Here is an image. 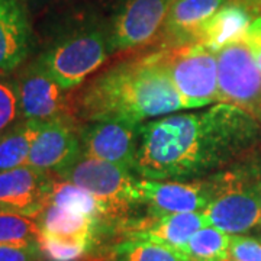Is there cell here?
<instances>
[{
	"label": "cell",
	"instance_id": "18",
	"mask_svg": "<svg viewBox=\"0 0 261 261\" xmlns=\"http://www.w3.org/2000/svg\"><path fill=\"white\" fill-rule=\"evenodd\" d=\"M38 221L42 235L84 244L89 248L93 245L96 229L99 225V221L96 219L67 211L53 203H49L42 211V214L38 216Z\"/></svg>",
	"mask_w": 261,
	"mask_h": 261
},
{
	"label": "cell",
	"instance_id": "3",
	"mask_svg": "<svg viewBox=\"0 0 261 261\" xmlns=\"http://www.w3.org/2000/svg\"><path fill=\"white\" fill-rule=\"evenodd\" d=\"M211 202L203 214L209 225L240 235L261 222V161L247 160L206 178Z\"/></svg>",
	"mask_w": 261,
	"mask_h": 261
},
{
	"label": "cell",
	"instance_id": "11",
	"mask_svg": "<svg viewBox=\"0 0 261 261\" xmlns=\"http://www.w3.org/2000/svg\"><path fill=\"white\" fill-rule=\"evenodd\" d=\"M18 86L23 119L48 122L61 116H70L67 115V90L57 83L39 60L20 71Z\"/></svg>",
	"mask_w": 261,
	"mask_h": 261
},
{
	"label": "cell",
	"instance_id": "8",
	"mask_svg": "<svg viewBox=\"0 0 261 261\" xmlns=\"http://www.w3.org/2000/svg\"><path fill=\"white\" fill-rule=\"evenodd\" d=\"M141 125L126 121L86 122L79 129L82 155L135 171Z\"/></svg>",
	"mask_w": 261,
	"mask_h": 261
},
{
	"label": "cell",
	"instance_id": "5",
	"mask_svg": "<svg viewBox=\"0 0 261 261\" xmlns=\"http://www.w3.org/2000/svg\"><path fill=\"white\" fill-rule=\"evenodd\" d=\"M60 177L83 187L100 206L103 219L119 218L141 203L137 178L132 171L102 160L80 157Z\"/></svg>",
	"mask_w": 261,
	"mask_h": 261
},
{
	"label": "cell",
	"instance_id": "25",
	"mask_svg": "<svg viewBox=\"0 0 261 261\" xmlns=\"http://www.w3.org/2000/svg\"><path fill=\"white\" fill-rule=\"evenodd\" d=\"M39 247L47 261H82L90 250L84 244L51 238L45 235H41Z\"/></svg>",
	"mask_w": 261,
	"mask_h": 261
},
{
	"label": "cell",
	"instance_id": "2",
	"mask_svg": "<svg viewBox=\"0 0 261 261\" xmlns=\"http://www.w3.org/2000/svg\"><path fill=\"white\" fill-rule=\"evenodd\" d=\"M185 109L167 65V51L128 60L93 79L74 100L84 122L142 123Z\"/></svg>",
	"mask_w": 261,
	"mask_h": 261
},
{
	"label": "cell",
	"instance_id": "17",
	"mask_svg": "<svg viewBox=\"0 0 261 261\" xmlns=\"http://www.w3.org/2000/svg\"><path fill=\"white\" fill-rule=\"evenodd\" d=\"M250 25L251 16L245 6L238 3H225L203 23L197 44H203L218 53L228 44L243 39Z\"/></svg>",
	"mask_w": 261,
	"mask_h": 261
},
{
	"label": "cell",
	"instance_id": "23",
	"mask_svg": "<svg viewBox=\"0 0 261 261\" xmlns=\"http://www.w3.org/2000/svg\"><path fill=\"white\" fill-rule=\"evenodd\" d=\"M41 235L38 218L0 211V244L39 243Z\"/></svg>",
	"mask_w": 261,
	"mask_h": 261
},
{
	"label": "cell",
	"instance_id": "24",
	"mask_svg": "<svg viewBox=\"0 0 261 261\" xmlns=\"http://www.w3.org/2000/svg\"><path fill=\"white\" fill-rule=\"evenodd\" d=\"M23 121L20 109L18 79L0 71V135Z\"/></svg>",
	"mask_w": 261,
	"mask_h": 261
},
{
	"label": "cell",
	"instance_id": "1",
	"mask_svg": "<svg viewBox=\"0 0 261 261\" xmlns=\"http://www.w3.org/2000/svg\"><path fill=\"white\" fill-rule=\"evenodd\" d=\"M258 122L229 103L149 119L141 125L135 173L147 180L205 177L257 145Z\"/></svg>",
	"mask_w": 261,
	"mask_h": 261
},
{
	"label": "cell",
	"instance_id": "12",
	"mask_svg": "<svg viewBox=\"0 0 261 261\" xmlns=\"http://www.w3.org/2000/svg\"><path fill=\"white\" fill-rule=\"evenodd\" d=\"M53 186L49 173L29 166L0 171V211L38 218L49 205Z\"/></svg>",
	"mask_w": 261,
	"mask_h": 261
},
{
	"label": "cell",
	"instance_id": "15",
	"mask_svg": "<svg viewBox=\"0 0 261 261\" xmlns=\"http://www.w3.org/2000/svg\"><path fill=\"white\" fill-rule=\"evenodd\" d=\"M31 51V25L19 0H0V71L10 73Z\"/></svg>",
	"mask_w": 261,
	"mask_h": 261
},
{
	"label": "cell",
	"instance_id": "19",
	"mask_svg": "<svg viewBox=\"0 0 261 261\" xmlns=\"http://www.w3.org/2000/svg\"><path fill=\"white\" fill-rule=\"evenodd\" d=\"M42 122L20 121L0 135V171L23 167Z\"/></svg>",
	"mask_w": 261,
	"mask_h": 261
},
{
	"label": "cell",
	"instance_id": "6",
	"mask_svg": "<svg viewBox=\"0 0 261 261\" xmlns=\"http://www.w3.org/2000/svg\"><path fill=\"white\" fill-rule=\"evenodd\" d=\"M170 77L185 109H199L218 102V53L192 44L167 51Z\"/></svg>",
	"mask_w": 261,
	"mask_h": 261
},
{
	"label": "cell",
	"instance_id": "27",
	"mask_svg": "<svg viewBox=\"0 0 261 261\" xmlns=\"http://www.w3.org/2000/svg\"><path fill=\"white\" fill-rule=\"evenodd\" d=\"M44 258L39 243L0 244V261H38Z\"/></svg>",
	"mask_w": 261,
	"mask_h": 261
},
{
	"label": "cell",
	"instance_id": "22",
	"mask_svg": "<svg viewBox=\"0 0 261 261\" xmlns=\"http://www.w3.org/2000/svg\"><path fill=\"white\" fill-rule=\"evenodd\" d=\"M49 203L75 212V214L89 216L96 221L103 219L102 209L93 196L87 190H84L83 187L77 186L70 181H65V180L64 181H54Z\"/></svg>",
	"mask_w": 261,
	"mask_h": 261
},
{
	"label": "cell",
	"instance_id": "31",
	"mask_svg": "<svg viewBox=\"0 0 261 261\" xmlns=\"http://www.w3.org/2000/svg\"><path fill=\"white\" fill-rule=\"evenodd\" d=\"M38 261H47L45 258H41V260H38Z\"/></svg>",
	"mask_w": 261,
	"mask_h": 261
},
{
	"label": "cell",
	"instance_id": "14",
	"mask_svg": "<svg viewBox=\"0 0 261 261\" xmlns=\"http://www.w3.org/2000/svg\"><path fill=\"white\" fill-rule=\"evenodd\" d=\"M226 0H173L164 22L166 44L181 48L197 44L200 29Z\"/></svg>",
	"mask_w": 261,
	"mask_h": 261
},
{
	"label": "cell",
	"instance_id": "21",
	"mask_svg": "<svg viewBox=\"0 0 261 261\" xmlns=\"http://www.w3.org/2000/svg\"><path fill=\"white\" fill-rule=\"evenodd\" d=\"M113 261H190L183 252L170 245L128 238L112 251Z\"/></svg>",
	"mask_w": 261,
	"mask_h": 261
},
{
	"label": "cell",
	"instance_id": "26",
	"mask_svg": "<svg viewBox=\"0 0 261 261\" xmlns=\"http://www.w3.org/2000/svg\"><path fill=\"white\" fill-rule=\"evenodd\" d=\"M229 258L233 261H261V241L243 235H231Z\"/></svg>",
	"mask_w": 261,
	"mask_h": 261
},
{
	"label": "cell",
	"instance_id": "29",
	"mask_svg": "<svg viewBox=\"0 0 261 261\" xmlns=\"http://www.w3.org/2000/svg\"><path fill=\"white\" fill-rule=\"evenodd\" d=\"M257 119L261 122V106H260V111H258V115H257Z\"/></svg>",
	"mask_w": 261,
	"mask_h": 261
},
{
	"label": "cell",
	"instance_id": "4",
	"mask_svg": "<svg viewBox=\"0 0 261 261\" xmlns=\"http://www.w3.org/2000/svg\"><path fill=\"white\" fill-rule=\"evenodd\" d=\"M109 53L108 32L92 25L63 35L38 60L57 83L68 92L94 73Z\"/></svg>",
	"mask_w": 261,
	"mask_h": 261
},
{
	"label": "cell",
	"instance_id": "10",
	"mask_svg": "<svg viewBox=\"0 0 261 261\" xmlns=\"http://www.w3.org/2000/svg\"><path fill=\"white\" fill-rule=\"evenodd\" d=\"M80 157L82 144L79 129H75L71 116H61L41 123L27 166L60 176Z\"/></svg>",
	"mask_w": 261,
	"mask_h": 261
},
{
	"label": "cell",
	"instance_id": "7",
	"mask_svg": "<svg viewBox=\"0 0 261 261\" xmlns=\"http://www.w3.org/2000/svg\"><path fill=\"white\" fill-rule=\"evenodd\" d=\"M218 102L258 115L261 70L244 38L218 51Z\"/></svg>",
	"mask_w": 261,
	"mask_h": 261
},
{
	"label": "cell",
	"instance_id": "32",
	"mask_svg": "<svg viewBox=\"0 0 261 261\" xmlns=\"http://www.w3.org/2000/svg\"><path fill=\"white\" fill-rule=\"evenodd\" d=\"M260 241H261V240H260Z\"/></svg>",
	"mask_w": 261,
	"mask_h": 261
},
{
	"label": "cell",
	"instance_id": "28",
	"mask_svg": "<svg viewBox=\"0 0 261 261\" xmlns=\"http://www.w3.org/2000/svg\"><path fill=\"white\" fill-rule=\"evenodd\" d=\"M244 39L251 49L252 57L261 70V18L252 20L251 25L248 27L245 35H244Z\"/></svg>",
	"mask_w": 261,
	"mask_h": 261
},
{
	"label": "cell",
	"instance_id": "13",
	"mask_svg": "<svg viewBox=\"0 0 261 261\" xmlns=\"http://www.w3.org/2000/svg\"><path fill=\"white\" fill-rule=\"evenodd\" d=\"M141 203L148 206L152 218L167 215L203 212L211 202V192L206 180L202 181H159L138 180Z\"/></svg>",
	"mask_w": 261,
	"mask_h": 261
},
{
	"label": "cell",
	"instance_id": "20",
	"mask_svg": "<svg viewBox=\"0 0 261 261\" xmlns=\"http://www.w3.org/2000/svg\"><path fill=\"white\" fill-rule=\"evenodd\" d=\"M231 235L212 225L202 228L178 248L190 261H224L229 258Z\"/></svg>",
	"mask_w": 261,
	"mask_h": 261
},
{
	"label": "cell",
	"instance_id": "16",
	"mask_svg": "<svg viewBox=\"0 0 261 261\" xmlns=\"http://www.w3.org/2000/svg\"><path fill=\"white\" fill-rule=\"evenodd\" d=\"M207 225L209 222L203 212L167 215L140 222L134 229L128 231V238L154 241L178 250Z\"/></svg>",
	"mask_w": 261,
	"mask_h": 261
},
{
	"label": "cell",
	"instance_id": "30",
	"mask_svg": "<svg viewBox=\"0 0 261 261\" xmlns=\"http://www.w3.org/2000/svg\"><path fill=\"white\" fill-rule=\"evenodd\" d=\"M224 261H233L232 258H226V260H224Z\"/></svg>",
	"mask_w": 261,
	"mask_h": 261
},
{
	"label": "cell",
	"instance_id": "9",
	"mask_svg": "<svg viewBox=\"0 0 261 261\" xmlns=\"http://www.w3.org/2000/svg\"><path fill=\"white\" fill-rule=\"evenodd\" d=\"M173 0H125L108 31L109 51L148 44L164 25Z\"/></svg>",
	"mask_w": 261,
	"mask_h": 261
}]
</instances>
